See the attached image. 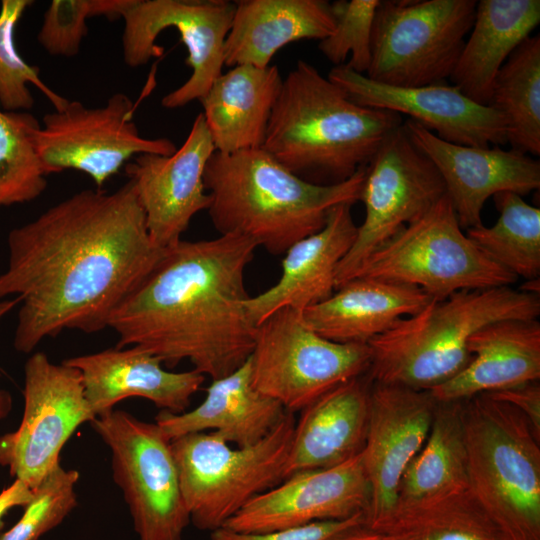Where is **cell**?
<instances>
[{"instance_id": "obj_1", "label": "cell", "mask_w": 540, "mask_h": 540, "mask_svg": "<svg viewBox=\"0 0 540 540\" xmlns=\"http://www.w3.org/2000/svg\"><path fill=\"white\" fill-rule=\"evenodd\" d=\"M0 300L21 298L14 348L32 352L64 330L95 333L164 255L129 179L84 189L12 229Z\"/></svg>"}, {"instance_id": "obj_2", "label": "cell", "mask_w": 540, "mask_h": 540, "mask_svg": "<svg viewBox=\"0 0 540 540\" xmlns=\"http://www.w3.org/2000/svg\"><path fill=\"white\" fill-rule=\"evenodd\" d=\"M258 248L238 234L180 240L112 314L118 348L136 346L174 367L188 360L212 380L251 356L256 325L245 270Z\"/></svg>"}, {"instance_id": "obj_3", "label": "cell", "mask_w": 540, "mask_h": 540, "mask_svg": "<svg viewBox=\"0 0 540 540\" xmlns=\"http://www.w3.org/2000/svg\"><path fill=\"white\" fill-rule=\"evenodd\" d=\"M365 172L362 166L343 182L320 185L295 175L262 147L215 151L203 176L207 210L220 235L238 234L280 255L322 229L333 207L359 201Z\"/></svg>"}, {"instance_id": "obj_4", "label": "cell", "mask_w": 540, "mask_h": 540, "mask_svg": "<svg viewBox=\"0 0 540 540\" xmlns=\"http://www.w3.org/2000/svg\"><path fill=\"white\" fill-rule=\"evenodd\" d=\"M402 123L395 112L356 104L299 60L283 79L262 148L308 182L337 184L366 166Z\"/></svg>"}, {"instance_id": "obj_5", "label": "cell", "mask_w": 540, "mask_h": 540, "mask_svg": "<svg viewBox=\"0 0 540 540\" xmlns=\"http://www.w3.org/2000/svg\"><path fill=\"white\" fill-rule=\"evenodd\" d=\"M539 294L511 286L456 292L400 319L372 339V382L431 390L457 375L470 361L469 338L501 320L537 319Z\"/></svg>"}, {"instance_id": "obj_6", "label": "cell", "mask_w": 540, "mask_h": 540, "mask_svg": "<svg viewBox=\"0 0 540 540\" xmlns=\"http://www.w3.org/2000/svg\"><path fill=\"white\" fill-rule=\"evenodd\" d=\"M462 403L469 491L509 540H540V438L505 402Z\"/></svg>"}, {"instance_id": "obj_7", "label": "cell", "mask_w": 540, "mask_h": 540, "mask_svg": "<svg viewBox=\"0 0 540 540\" xmlns=\"http://www.w3.org/2000/svg\"><path fill=\"white\" fill-rule=\"evenodd\" d=\"M283 419L259 442L235 447L212 432L171 441L190 522L210 532L223 527L245 504L284 480L295 425Z\"/></svg>"}, {"instance_id": "obj_8", "label": "cell", "mask_w": 540, "mask_h": 540, "mask_svg": "<svg viewBox=\"0 0 540 540\" xmlns=\"http://www.w3.org/2000/svg\"><path fill=\"white\" fill-rule=\"evenodd\" d=\"M355 277L417 287L434 300L463 290L511 286L518 279L463 232L446 194L371 254Z\"/></svg>"}, {"instance_id": "obj_9", "label": "cell", "mask_w": 540, "mask_h": 540, "mask_svg": "<svg viewBox=\"0 0 540 540\" xmlns=\"http://www.w3.org/2000/svg\"><path fill=\"white\" fill-rule=\"evenodd\" d=\"M475 0H379L366 76L398 87L449 78L470 32Z\"/></svg>"}, {"instance_id": "obj_10", "label": "cell", "mask_w": 540, "mask_h": 540, "mask_svg": "<svg viewBox=\"0 0 540 540\" xmlns=\"http://www.w3.org/2000/svg\"><path fill=\"white\" fill-rule=\"evenodd\" d=\"M249 360L252 385L294 414L367 374L371 349L328 340L304 323L301 312L285 307L257 325Z\"/></svg>"}, {"instance_id": "obj_11", "label": "cell", "mask_w": 540, "mask_h": 540, "mask_svg": "<svg viewBox=\"0 0 540 540\" xmlns=\"http://www.w3.org/2000/svg\"><path fill=\"white\" fill-rule=\"evenodd\" d=\"M110 448L115 483L123 492L139 540H183L190 523L171 441L156 423L111 410L90 422Z\"/></svg>"}, {"instance_id": "obj_12", "label": "cell", "mask_w": 540, "mask_h": 540, "mask_svg": "<svg viewBox=\"0 0 540 540\" xmlns=\"http://www.w3.org/2000/svg\"><path fill=\"white\" fill-rule=\"evenodd\" d=\"M446 194L433 162L412 142L403 123L383 140L366 165L360 200L365 217L339 263L335 290L351 280L365 260Z\"/></svg>"}, {"instance_id": "obj_13", "label": "cell", "mask_w": 540, "mask_h": 540, "mask_svg": "<svg viewBox=\"0 0 540 540\" xmlns=\"http://www.w3.org/2000/svg\"><path fill=\"white\" fill-rule=\"evenodd\" d=\"M134 110L133 101L118 92L100 107L69 100L63 109L45 114L34 143L46 174L74 169L87 174L100 189L137 155L173 154L177 148L170 139L140 135Z\"/></svg>"}, {"instance_id": "obj_14", "label": "cell", "mask_w": 540, "mask_h": 540, "mask_svg": "<svg viewBox=\"0 0 540 540\" xmlns=\"http://www.w3.org/2000/svg\"><path fill=\"white\" fill-rule=\"evenodd\" d=\"M235 8V2L228 0H130L121 13L124 62L136 68L159 56L156 39L162 31L175 29L187 48L186 64L192 73L161 104L177 109L200 100L222 74L224 45Z\"/></svg>"}, {"instance_id": "obj_15", "label": "cell", "mask_w": 540, "mask_h": 540, "mask_svg": "<svg viewBox=\"0 0 540 540\" xmlns=\"http://www.w3.org/2000/svg\"><path fill=\"white\" fill-rule=\"evenodd\" d=\"M24 411L19 427L0 437V465L32 490L60 465V452L74 431L96 417L80 372L36 352L24 366Z\"/></svg>"}, {"instance_id": "obj_16", "label": "cell", "mask_w": 540, "mask_h": 540, "mask_svg": "<svg viewBox=\"0 0 540 540\" xmlns=\"http://www.w3.org/2000/svg\"><path fill=\"white\" fill-rule=\"evenodd\" d=\"M371 489L362 452L325 469L294 473L257 495L223 526L244 533H265L315 522L342 521L370 509Z\"/></svg>"}, {"instance_id": "obj_17", "label": "cell", "mask_w": 540, "mask_h": 540, "mask_svg": "<svg viewBox=\"0 0 540 540\" xmlns=\"http://www.w3.org/2000/svg\"><path fill=\"white\" fill-rule=\"evenodd\" d=\"M327 77L356 104L407 115L444 141L475 147L507 144L501 114L490 105L474 102L453 84L391 86L345 65L334 66Z\"/></svg>"}, {"instance_id": "obj_18", "label": "cell", "mask_w": 540, "mask_h": 540, "mask_svg": "<svg viewBox=\"0 0 540 540\" xmlns=\"http://www.w3.org/2000/svg\"><path fill=\"white\" fill-rule=\"evenodd\" d=\"M437 405L429 390L372 382L362 451L371 489L368 527H376L395 509L401 477L423 447Z\"/></svg>"}, {"instance_id": "obj_19", "label": "cell", "mask_w": 540, "mask_h": 540, "mask_svg": "<svg viewBox=\"0 0 540 540\" xmlns=\"http://www.w3.org/2000/svg\"><path fill=\"white\" fill-rule=\"evenodd\" d=\"M215 148L199 113L180 148L171 155L145 153L124 167L145 213L150 238L160 248L177 244L192 218L208 209L204 170Z\"/></svg>"}, {"instance_id": "obj_20", "label": "cell", "mask_w": 540, "mask_h": 540, "mask_svg": "<svg viewBox=\"0 0 540 540\" xmlns=\"http://www.w3.org/2000/svg\"><path fill=\"white\" fill-rule=\"evenodd\" d=\"M403 127L439 171L462 229L482 224L484 204L495 194L522 196L540 187V162L526 153L450 143L411 119Z\"/></svg>"}, {"instance_id": "obj_21", "label": "cell", "mask_w": 540, "mask_h": 540, "mask_svg": "<svg viewBox=\"0 0 540 540\" xmlns=\"http://www.w3.org/2000/svg\"><path fill=\"white\" fill-rule=\"evenodd\" d=\"M77 369L95 417L110 412L129 397H142L161 410L185 412L205 376L196 370L172 372L148 351L136 347L109 348L62 361Z\"/></svg>"}, {"instance_id": "obj_22", "label": "cell", "mask_w": 540, "mask_h": 540, "mask_svg": "<svg viewBox=\"0 0 540 540\" xmlns=\"http://www.w3.org/2000/svg\"><path fill=\"white\" fill-rule=\"evenodd\" d=\"M351 207L347 203L333 207L322 229L284 253L279 280L246 301L247 312L256 326L279 309L289 307L302 313L334 293L338 265L357 235Z\"/></svg>"}, {"instance_id": "obj_23", "label": "cell", "mask_w": 540, "mask_h": 540, "mask_svg": "<svg viewBox=\"0 0 540 540\" xmlns=\"http://www.w3.org/2000/svg\"><path fill=\"white\" fill-rule=\"evenodd\" d=\"M372 381L367 374L325 393L295 421L284 479L307 470L340 465L365 446Z\"/></svg>"}, {"instance_id": "obj_24", "label": "cell", "mask_w": 540, "mask_h": 540, "mask_svg": "<svg viewBox=\"0 0 540 540\" xmlns=\"http://www.w3.org/2000/svg\"><path fill=\"white\" fill-rule=\"evenodd\" d=\"M469 363L429 390L438 402L468 398L540 379V323L509 319L490 323L468 340Z\"/></svg>"}, {"instance_id": "obj_25", "label": "cell", "mask_w": 540, "mask_h": 540, "mask_svg": "<svg viewBox=\"0 0 540 540\" xmlns=\"http://www.w3.org/2000/svg\"><path fill=\"white\" fill-rule=\"evenodd\" d=\"M285 414L279 402L252 385L248 359L231 374L212 380L196 408L180 414L161 410L155 423L170 441L210 431L228 444L247 447L263 439Z\"/></svg>"}, {"instance_id": "obj_26", "label": "cell", "mask_w": 540, "mask_h": 540, "mask_svg": "<svg viewBox=\"0 0 540 540\" xmlns=\"http://www.w3.org/2000/svg\"><path fill=\"white\" fill-rule=\"evenodd\" d=\"M431 300L417 287L355 277L301 316L310 329L328 340L368 344L400 319L420 312Z\"/></svg>"}, {"instance_id": "obj_27", "label": "cell", "mask_w": 540, "mask_h": 540, "mask_svg": "<svg viewBox=\"0 0 540 540\" xmlns=\"http://www.w3.org/2000/svg\"><path fill=\"white\" fill-rule=\"evenodd\" d=\"M224 45V65L265 68L276 52L302 39L323 40L335 27L325 0H240Z\"/></svg>"}, {"instance_id": "obj_28", "label": "cell", "mask_w": 540, "mask_h": 540, "mask_svg": "<svg viewBox=\"0 0 540 540\" xmlns=\"http://www.w3.org/2000/svg\"><path fill=\"white\" fill-rule=\"evenodd\" d=\"M275 65H237L222 73L199 100L215 151L261 148L282 88Z\"/></svg>"}, {"instance_id": "obj_29", "label": "cell", "mask_w": 540, "mask_h": 540, "mask_svg": "<svg viewBox=\"0 0 540 540\" xmlns=\"http://www.w3.org/2000/svg\"><path fill=\"white\" fill-rule=\"evenodd\" d=\"M539 22V0L477 1L470 35L449 77L452 84L488 105L497 73Z\"/></svg>"}, {"instance_id": "obj_30", "label": "cell", "mask_w": 540, "mask_h": 540, "mask_svg": "<svg viewBox=\"0 0 540 540\" xmlns=\"http://www.w3.org/2000/svg\"><path fill=\"white\" fill-rule=\"evenodd\" d=\"M466 489L468 474L463 403L438 402L428 437L401 477L395 509L426 503Z\"/></svg>"}, {"instance_id": "obj_31", "label": "cell", "mask_w": 540, "mask_h": 540, "mask_svg": "<svg viewBox=\"0 0 540 540\" xmlns=\"http://www.w3.org/2000/svg\"><path fill=\"white\" fill-rule=\"evenodd\" d=\"M371 529L381 540H509L469 489L395 509Z\"/></svg>"}, {"instance_id": "obj_32", "label": "cell", "mask_w": 540, "mask_h": 540, "mask_svg": "<svg viewBox=\"0 0 540 540\" xmlns=\"http://www.w3.org/2000/svg\"><path fill=\"white\" fill-rule=\"evenodd\" d=\"M503 117L507 143L540 155V36L525 39L509 56L493 82L489 104Z\"/></svg>"}, {"instance_id": "obj_33", "label": "cell", "mask_w": 540, "mask_h": 540, "mask_svg": "<svg viewBox=\"0 0 540 540\" xmlns=\"http://www.w3.org/2000/svg\"><path fill=\"white\" fill-rule=\"evenodd\" d=\"M499 218L493 226L469 228L466 235L490 259L517 278L539 279L540 209L514 192L493 196Z\"/></svg>"}, {"instance_id": "obj_34", "label": "cell", "mask_w": 540, "mask_h": 540, "mask_svg": "<svg viewBox=\"0 0 540 540\" xmlns=\"http://www.w3.org/2000/svg\"><path fill=\"white\" fill-rule=\"evenodd\" d=\"M39 126L31 113L0 109V207L32 201L47 187L34 143Z\"/></svg>"}, {"instance_id": "obj_35", "label": "cell", "mask_w": 540, "mask_h": 540, "mask_svg": "<svg viewBox=\"0 0 540 540\" xmlns=\"http://www.w3.org/2000/svg\"><path fill=\"white\" fill-rule=\"evenodd\" d=\"M31 0H2L0 5V106L4 111L29 110L34 98L28 83L36 86L55 110L63 109L68 99L54 92L40 78L39 68L28 64L15 45V30Z\"/></svg>"}, {"instance_id": "obj_36", "label": "cell", "mask_w": 540, "mask_h": 540, "mask_svg": "<svg viewBox=\"0 0 540 540\" xmlns=\"http://www.w3.org/2000/svg\"><path fill=\"white\" fill-rule=\"evenodd\" d=\"M379 0H338L331 3L334 31L318 48L335 66L366 74L371 61L372 30Z\"/></svg>"}, {"instance_id": "obj_37", "label": "cell", "mask_w": 540, "mask_h": 540, "mask_svg": "<svg viewBox=\"0 0 540 540\" xmlns=\"http://www.w3.org/2000/svg\"><path fill=\"white\" fill-rule=\"evenodd\" d=\"M129 1L53 0L44 13L37 40L50 55L75 56L88 31L87 19L99 15L121 17Z\"/></svg>"}, {"instance_id": "obj_38", "label": "cell", "mask_w": 540, "mask_h": 540, "mask_svg": "<svg viewBox=\"0 0 540 540\" xmlns=\"http://www.w3.org/2000/svg\"><path fill=\"white\" fill-rule=\"evenodd\" d=\"M78 479V471L58 465L33 489L22 517L0 540H37L58 526L77 505Z\"/></svg>"}, {"instance_id": "obj_39", "label": "cell", "mask_w": 540, "mask_h": 540, "mask_svg": "<svg viewBox=\"0 0 540 540\" xmlns=\"http://www.w3.org/2000/svg\"><path fill=\"white\" fill-rule=\"evenodd\" d=\"M366 524V516L356 515L342 521L315 522L305 526L265 533L237 532L221 527L211 532L210 540H325L353 526Z\"/></svg>"}, {"instance_id": "obj_40", "label": "cell", "mask_w": 540, "mask_h": 540, "mask_svg": "<svg viewBox=\"0 0 540 540\" xmlns=\"http://www.w3.org/2000/svg\"><path fill=\"white\" fill-rule=\"evenodd\" d=\"M484 394L519 410L530 422L536 436L540 438L539 381H531Z\"/></svg>"}, {"instance_id": "obj_41", "label": "cell", "mask_w": 540, "mask_h": 540, "mask_svg": "<svg viewBox=\"0 0 540 540\" xmlns=\"http://www.w3.org/2000/svg\"><path fill=\"white\" fill-rule=\"evenodd\" d=\"M33 498V490L23 481H15L0 493V518L11 508L26 506Z\"/></svg>"}, {"instance_id": "obj_42", "label": "cell", "mask_w": 540, "mask_h": 540, "mask_svg": "<svg viewBox=\"0 0 540 540\" xmlns=\"http://www.w3.org/2000/svg\"><path fill=\"white\" fill-rule=\"evenodd\" d=\"M325 540H381V537L377 531L366 524H359L344 529Z\"/></svg>"}, {"instance_id": "obj_43", "label": "cell", "mask_w": 540, "mask_h": 540, "mask_svg": "<svg viewBox=\"0 0 540 540\" xmlns=\"http://www.w3.org/2000/svg\"><path fill=\"white\" fill-rule=\"evenodd\" d=\"M21 302L19 296L12 299L0 300V322L3 318ZM12 408V398L7 391L0 390V420L8 415Z\"/></svg>"}]
</instances>
